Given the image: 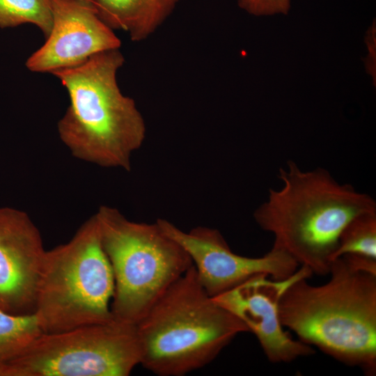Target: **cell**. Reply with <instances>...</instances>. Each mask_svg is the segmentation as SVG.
I'll return each instance as SVG.
<instances>
[{"mask_svg": "<svg viewBox=\"0 0 376 376\" xmlns=\"http://www.w3.org/2000/svg\"><path fill=\"white\" fill-rule=\"evenodd\" d=\"M114 277V320L134 324L192 265L186 251L154 224L129 220L102 205L95 214Z\"/></svg>", "mask_w": 376, "mask_h": 376, "instance_id": "5b68a950", "label": "cell"}, {"mask_svg": "<svg viewBox=\"0 0 376 376\" xmlns=\"http://www.w3.org/2000/svg\"><path fill=\"white\" fill-rule=\"evenodd\" d=\"M141 365L159 376H183L212 362L245 324L200 283L194 265L136 324Z\"/></svg>", "mask_w": 376, "mask_h": 376, "instance_id": "277c9868", "label": "cell"}, {"mask_svg": "<svg viewBox=\"0 0 376 376\" xmlns=\"http://www.w3.org/2000/svg\"><path fill=\"white\" fill-rule=\"evenodd\" d=\"M291 0H237L240 8L256 16L287 14Z\"/></svg>", "mask_w": 376, "mask_h": 376, "instance_id": "2e32d148", "label": "cell"}, {"mask_svg": "<svg viewBox=\"0 0 376 376\" xmlns=\"http://www.w3.org/2000/svg\"><path fill=\"white\" fill-rule=\"evenodd\" d=\"M53 24L44 45L32 54L26 68L50 72L77 66L91 56L119 49L120 40L85 0H49Z\"/></svg>", "mask_w": 376, "mask_h": 376, "instance_id": "8fae6325", "label": "cell"}, {"mask_svg": "<svg viewBox=\"0 0 376 376\" xmlns=\"http://www.w3.org/2000/svg\"><path fill=\"white\" fill-rule=\"evenodd\" d=\"M124 62L120 49H115L52 74L70 97L57 130L72 155L101 167L128 171L132 154L145 140L146 127L134 100L124 95L118 85L117 72Z\"/></svg>", "mask_w": 376, "mask_h": 376, "instance_id": "3957f363", "label": "cell"}, {"mask_svg": "<svg viewBox=\"0 0 376 376\" xmlns=\"http://www.w3.org/2000/svg\"><path fill=\"white\" fill-rule=\"evenodd\" d=\"M111 29L127 32L134 42L151 36L172 14L180 0H85Z\"/></svg>", "mask_w": 376, "mask_h": 376, "instance_id": "7c38bea8", "label": "cell"}, {"mask_svg": "<svg viewBox=\"0 0 376 376\" xmlns=\"http://www.w3.org/2000/svg\"><path fill=\"white\" fill-rule=\"evenodd\" d=\"M345 254L376 259V210L356 216L344 227L332 261Z\"/></svg>", "mask_w": 376, "mask_h": 376, "instance_id": "4fadbf2b", "label": "cell"}, {"mask_svg": "<svg viewBox=\"0 0 376 376\" xmlns=\"http://www.w3.org/2000/svg\"><path fill=\"white\" fill-rule=\"evenodd\" d=\"M42 333L34 313L17 315L0 310V362L17 354Z\"/></svg>", "mask_w": 376, "mask_h": 376, "instance_id": "9a60e30c", "label": "cell"}, {"mask_svg": "<svg viewBox=\"0 0 376 376\" xmlns=\"http://www.w3.org/2000/svg\"><path fill=\"white\" fill-rule=\"evenodd\" d=\"M30 23L37 26L47 38L53 16L49 0H0V28Z\"/></svg>", "mask_w": 376, "mask_h": 376, "instance_id": "5bb4252c", "label": "cell"}, {"mask_svg": "<svg viewBox=\"0 0 376 376\" xmlns=\"http://www.w3.org/2000/svg\"><path fill=\"white\" fill-rule=\"evenodd\" d=\"M320 285L302 277L284 291L279 317L284 328L368 376L376 373V259L345 254L331 263Z\"/></svg>", "mask_w": 376, "mask_h": 376, "instance_id": "6da1fadb", "label": "cell"}, {"mask_svg": "<svg viewBox=\"0 0 376 376\" xmlns=\"http://www.w3.org/2000/svg\"><path fill=\"white\" fill-rule=\"evenodd\" d=\"M157 223L189 254L200 283L212 297L258 274L286 279L299 266L286 251L275 245L261 257H246L234 253L215 228L198 226L185 232L166 219H159Z\"/></svg>", "mask_w": 376, "mask_h": 376, "instance_id": "ba28073f", "label": "cell"}, {"mask_svg": "<svg viewBox=\"0 0 376 376\" xmlns=\"http://www.w3.org/2000/svg\"><path fill=\"white\" fill-rule=\"evenodd\" d=\"M279 178L282 187L269 190L254 219L274 235L273 245L299 265L313 274L327 275L344 227L356 216L375 211L376 203L322 168L303 171L290 160L286 169H280Z\"/></svg>", "mask_w": 376, "mask_h": 376, "instance_id": "7a4b0ae2", "label": "cell"}, {"mask_svg": "<svg viewBox=\"0 0 376 376\" xmlns=\"http://www.w3.org/2000/svg\"><path fill=\"white\" fill-rule=\"evenodd\" d=\"M312 272L301 266L284 280L258 274L234 288L212 297L230 312L253 333L271 363H290L315 353V349L284 330L279 317V302L286 288L302 277L310 278Z\"/></svg>", "mask_w": 376, "mask_h": 376, "instance_id": "9c48e42d", "label": "cell"}, {"mask_svg": "<svg viewBox=\"0 0 376 376\" xmlns=\"http://www.w3.org/2000/svg\"><path fill=\"white\" fill-rule=\"evenodd\" d=\"M46 251L40 232L29 214L0 207V310L33 314Z\"/></svg>", "mask_w": 376, "mask_h": 376, "instance_id": "30bf717a", "label": "cell"}, {"mask_svg": "<svg viewBox=\"0 0 376 376\" xmlns=\"http://www.w3.org/2000/svg\"><path fill=\"white\" fill-rule=\"evenodd\" d=\"M141 359L136 325L113 320L42 333L0 362V376H128Z\"/></svg>", "mask_w": 376, "mask_h": 376, "instance_id": "52a82bcc", "label": "cell"}, {"mask_svg": "<svg viewBox=\"0 0 376 376\" xmlns=\"http://www.w3.org/2000/svg\"><path fill=\"white\" fill-rule=\"evenodd\" d=\"M114 277L95 214L66 243L47 250L34 314L43 333L113 320Z\"/></svg>", "mask_w": 376, "mask_h": 376, "instance_id": "8992f818", "label": "cell"}]
</instances>
